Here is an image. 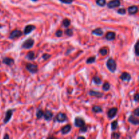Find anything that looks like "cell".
Returning a JSON list of instances; mask_svg holds the SVG:
<instances>
[{
	"label": "cell",
	"mask_w": 139,
	"mask_h": 139,
	"mask_svg": "<svg viewBox=\"0 0 139 139\" xmlns=\"http://www.w3.org/2000/svg\"><path fill=\"white\" fill-rule=\"evenodd\" d=\"M106 65H107V67L109 71H111V72L113 73L116 71V69H117V64H116L115 60L113 59V58H109V59L107 60Z\"/></svg>",
	"instance_id": "6da1fadb"
},
{
	"label": "cell",
	"mask_w": 139,
	"mask_h": 139,
	"mask_svg": "<svg viewBox=\"0 0 139 139\" xmlns=\"http://www.w3.org/2000/svg\"><path fill=\"white\" fill-rule=\"evenodd\" d=\"M26 69L31 73H35L38 71V67L37 65L32 63H27L26 65Z\"/></svg>",
	"instance_id": "7a4b0ae2"
},
{
	"label": "cell",
	"mask_w": 139,
	"mask_h": 139,
	"mask_svg": "<svg viewBox=\"0 0 139 139\" xmlns=\"http://www.w3.org/2000/svg\"><path fill=\"white\" fill-rule=\"evenodd\" d=\"M34 45V40L33 39H28L22 45V48L24 49H30Z\"/></svg>",
	"instance_id": "3957f363"
},
{
	"label": "cell",
	"mask_w": 139,
	"mask_h": 139,
	"mask_svg": "<svg viewBox=\"0 0 139 139\" xmlns=\"http://www.w3.org/2000/svg\"><path fill=\"white\" fill-rule=\"evenodd\" d=\"M22 35V32L21 31L18 30V29H15V30L11 32V33L10 34V36H9V38L12 39L18 38V37L21 36Z\"/></svg>",
	"instance_id": "277c9868"
},
{
	"label": "cell",
	"mask_w": 139,
	"mask_h": 139,
	"mask_svg": "<svg viewBox=\"0 0 139 139\" xmlns=\"http://www.w3.org/2000/svg\"><path fill=\"white\" fill-rule=\"evenodd\" d=\"M67 117L66 114L63 113H58L56 116V120L58 122H64L65 121H67Z\"/></svg>",
	"instance_id": "5b68a950"
},
{
	"label": "cell",
	"mask_w": 139,
	"mask_h": 139,
	"mask_svg": "<svg viewBox=\"0 0 139 139\" xmlns=\"http://www.w3.org/2000/svg\"><path fill=\"white\" fill-rule=\"evenodd\" d=\"M120 5V0H111L107 3V7L109 8H115Z\"/></svg>",
	"instance_id": "8992f818"
},
{
	"label": "cell",
	"mask_w": 139,
	"mask_h": 139,
	"mask_svg": "<svg viewBox=\"0 0 139 139\" xmlns=\"http://www.w3.org/2000/svg\"><path fill=\"white\" fill-rule=\"evenodd\" d=\"M75 126L76 127L78 128H81L82 126H85V122L84 120L81 118H79V117H77V118L75 119Z\"/></svg>",
	"instance_id": "52a82bcc"
},
{
	"label": "cell",
	"mask_w": 139,
	"mask_h": 139,
	"mask_svg": "<svg viewBox=\"0 0 139 139\" xmlns=\"http://www.w3.org/2000/svg\"><path fill=\"white\" fill-rule=\"evenodd\" d=\"M118 113V109L115 108V107H113V108L110 109L109 110L108 113H107V115H108V118L109 119H111V118H113L115 117L116 114Z\"/></svg>",
	"instance_id": "ba28073f"
},
{
	"label": "cell",
	"mask_w": 139,
	"mask_h": 139,
	"mask_svg": "<svg viewBox=\"0 0 139 139\" xmlns=\"http://www.w3.org/2000/svg\"><path fill=\"white\" fill-rule=\"evenodd\" d=\"M35 29V26L33 25V24H29L24 27V35H28V34L31 33L32 31H33L34 29Z\"/></svg>",
	"instance_id": "9c48e42d"
},
{
	"label": "cell",
	"mask_w": 139,
	"mask_h": 139,
	"mask_svg": "<svg viewBox=\"0 0 139 139\" xmlns=\"http://www.w3.org/2000/svg\"><path fill=\"white\" fill-rule=\"evenodd\" d=\"M12 113H13V111H12V110H11V109H9V110H7V111H6L5 118H4V120H3V123H4V124H7V123L10 121L11 118H12Z\"/></svg>",
	"instance_id": "30bf717a"
},
{
	"label": "cell",
	"mask_w": 139,
	"mask_h": 139,
	"mask_svg": "<svg viewBox=\"0 0 139 139\" xmlns=\"http://www.w3.org/2000/svg\"><path fill=\"white\" fill-rule=\"evenodd\" d=\"M2 62L3 64H5L6 65H8V66H11V65H14V60L13 58H8V57H4L3 58Z\"/></svg>",
	"instance_id": "8fae6325"
},
{
	"label": "cell",
	"mask_w": 139,
	"mask_h": 139,
	"mask_svg": "<svg viewBox=\"0 0 139 139\" xmlns=\"http://www.w3.org/2000/svg\"><path fill=\"white\" fill-rule=\"evenodd\" d=\"M120 79H122V81H124V82H128L131 79V75L128 73L124 72L121 75Z\"/></svg>",
	"instance_id": "7c38bea8"
},
{
	"label": "cell",
	"mask_w": 139,
	"mask_h": 139,
	"mask_svg": "<svg viewBox=\"0 0 139 139\" xmlns=\"http://www.w3.org/2000/svg\"><path fill=\"white\" fill-rule=\"evenodd\" d=\"M128 12L130 14H135L138 12V7L137 5H132L128 8Z\"/></svg>",
	"instance_id": "4fadbf2b"
},
{
	"label": "cell",
	"mask_w": 139,
	"mask_h": 139,
	"mask_svg": "<svg viewBox=\"0 0 139 139\" xmlns=\"http://www.w3.org/2000/svg\"><path fill=\"white\" fill-rule=\"evenodd\" d=\"M128 122L131 123L132 124L134 125H138L139 124V119L136 117H134L133 115H130V118H128Z\"/></svg>",
	"instance_id": "5bb4252c"
},
{
	"label": "cell",
	"mask_w": 139,
	"mask_h": 139,
	"mask_svg": "<svg viewBox=\"0 0 139 139\" xmlns=\"http://www.w3.org/2000/svg\"><path fill=\"white\" fill-rule=\"evenodd\" d=\"M71 125L68 124L65 126L64 127H62L60 131H61L62 134H67V133H69V132L71 131Z\"/></svg>",
	"instance_id": "9a60e30c"
},
{
	"label": "cell",
	"mask_w": 139,
	"mask_h": 139,
	"mask_svg": "<svg viewBox=\"0 0 139 139\" xmlns=\"http://www.w3.org/2000/svg\"><path fill=\"white\" fill-rule=\"evenodd\" d=\"M52 116H53V114L50 111H46V112L43 113V117L44 118L45 120L49 121V120H50L52 118Z\"/></svg>",
	"instance_id": "2e32d148"
},
{
	"label": "cell",
	"mask_w": 139,
	"mask_h": 139,
	"mask_svg": "<svg viewBox=\"0 0 139 139\" xmlns=\"http://www.w3.org/2000/svg\"><path fill=\"white\" fill-rule=\"evenodd\" d=\"M105 38L106 39H107L109 41L113 40L115 38V33L114 32H108L106 34Z\"/></svg>",
	"instance_id": "e0dca14e"
},
{
	"label": "cell",
	"mask_w": 139,
	"mask_h": 139,
	"mask_svg": "<svg viewBox=\"0 0 139 139\" xmlns=\"http://www.w3.org/2000/svg\"><path fill=\"white\" fill-rule=\"evenodd\" d=\"M89 94H90V96H96V97H98V98L102 97V96H103V94L99 92H95L94 90H90L89 92Z\"/></svg>",
	"instance_id": "ac0fdd59"
},
{
	"label": "cell",
	"mask_w": 139,
	"mask_h": 139,
	"mask_svg": "<svg viewBox=\"0 0 139 139\" xmlns=\"http://www.w3.org/2000/svg\"><path fill=\"white\" fill-rule=\"evenodd\" d=\"M92 33L94 35H98V36H101V35H103V31L101 28H97V29L93 30Z\"/></svg>",
	"instance_id": "d6986e66"
},
{
	"label": "cell",
	"mask_w": 139,
	"mask_h": 139,
	"mask_svg": "<svg viewBox=\"0 0 139 139\" xmlns=\"http://www.w3.org/2000/svg\"><path fill=\"white\" fill-rule=\"evenodd\" d=\"M92 111L96 113H101V112L103 111V109L101 108V107H99V106H94L92 107Z\"/></svg>",
	"instance_id": "ffe728a7"
},
{
	"label": "cell",
	"mask_w": 139,
	"mask_h": 139,
	"mask_svg": "<svg viewBox=\"0 0 139 139\" xmlns=\"http://www.w3.org/2000/svg\"><path fill=\"white\" fill-rule=\"evenodd\" d=\"M26 58L29 59V60H33L35 58V53L33 51H30L29 52L27 53L26 54Z\"/></svg>",
	"instance_id": "44dd1931"
},
{
	"label": "cell",
	"mask_w": 139,
	"mask_h": 139,
	"mask_svg": "<svg viewBox=\"0 0 139 139\" xmlns=\"http://www.w3.org/2000/svg\"><path fill=\"white\" fill-rule=\"evenodd\" d=\"M93 82L94 84H96V85H100L101 84V79L100 77L96 75L93 77Z\"/></svg>",
	"instance_id": "7402d4cb"
},
{
	"label": "cell",
	"mask_w": 139,
	"mask_h": 139,
	"mask_svg": "<svg viewBox=\"0 0 139 139\" xmlns=\"http://www.w3.org/2000/svg\"><path fill=\"white\" fill-rule=\"evenodd\" d=\"M71 24V20L69 19H67V18H65V20H63V21H62V25L67 28V27H69Z\"/></svg>",
	"instance_id": "603a6c76"
},
{
	"label": "cell",
	"mask_w": 139,
	"mask_h": 139,
	"mask_svg": "<svg viewBox=\"0 0 139 139\" xmlns=\"http://www.w3.org/2000/svg\"><path fill=\"white\" fill-rule=\"evenodd\" d=\"M96 4L99 6H105L106 5V1L105 0H96Z\"/></svg>",
	"instance_id": "cb8c5ba5"
},
{
	"label": "cell",
	"mask_w": 139,
	"mask_h": 139,
	"mask_svg": "<svg viewBox=\"0 0 139 139\" xmlns=\"http://www.w3.org/2000/svg\"><path fill=\"white\" fill-rule=\"evenodd\" d=\"M96 60V57L95 56H92V57H90L88 58L86 60L87 64H92V63H94Z\"/></svg>",
	"instance_id": "d4e9b609"
},
{
	"label": "cell",
	"mask_w": 139,
	"mask_h": 139,
	"mask_svg": "<svg viewBox=\"0 0 139 139\" xmlns=\"http://www.w3.org/2000/svg\"><path fill=\"white\" fill-rule=\"evenodd\" d=\"M103 89L105 91H107L110 89V84L109 82H105V84H103Z\"/></svg>",
	"instance_id": "484cf974"
},
{
	"label": "cell",
	"mask_w": 139,
	"mask_h": 139,
	"mask_svg": "<svg viewBox=\"0 0 139 139\" xmlns=\"http://www.w3.org/2000/svg\"><path fill=\"white\" fill-rule=\"evenodd\" d=\"M43 116V112L42 110H38L36 113V117L37 119H41Z\"/></svg>",
	"instance_id": "4316f807"
},
{
	"label": "cell",
	"mask_w": 139,
	"mask_h": 139,
	"mask_svg": "<svg viewBox=\"0 0 139 139\" xmlns=\"http://www.w3.org/2000/svg\"><path fill=\"white\" fill-rule=\"evenodd\" d=\"M99 53L100 54H101L102 56H105L107 54V49L105 48H101V50H99Z\"/></svg>",
	"instance_id": "83f0119b"
},
{
	"label": "cell",
	"mask_w": 139,
	"mask_h": 139,
	"mask_svg": "<svg viewBox=\"0 0 139 139\" xmlns=\"http://www.w3.org/2000/svg\"><path fill=\"white\" fill-rule=\"evenodd\" d=\"M118 126V121H114L113 122L111 123V129L113 130L117 129V128Z\"/></svg>",
	"instance_id": "f1b7e54d"
},
{
	"label": "cell",
	"mask_w": 139,
	"mask_h": 139,
	"mask_svg": "<svg viewBox=\"0 0 139 139\" xmlns=\"http://www.w3.org/2000/svg\"><path fill=\"white\" fill-rule=\"evenodd\" d=\"M65 34L67 35V36H72L73 34V31L71 30V29H67L66 31H65Z\"/></svg>",
	"instance_id": "f546056e"
},
{
	"label": "cell",
	"mask_w": 139,
	"mask_h": 139,
	"mask_svg": "<svg viewBox=\"0 0 139 139\" xmlns=\"http://www.w3.org/2000/svg\"><path fill=\"white\" fill-rule=\"evenodd\" d=\"M126 12V10L124 8H120L118 10V13L120 14H125Z\"/></svg>",
	"instance_id": "4dcf8cb0"
},
{
	"label": "cell",
	"mask_w": 139,
	"mask_h": 139,
	"mask_svg": "<svg viewBox=\"0 0 139 139\" xmlns=\"http://www.w3.org/2000/svg\"><path fill=\"white\" fill-rule=\"evenodd\" d=\"M59 1L60 2L66 3V4H71L73 2V0H59Z\"/></svg>",
	"instance_id": "1f68e13d"
},
{
	"label": "cell",
	"mask_w": 139,
	"mask_h": 139,
	"mask_svg": "<svg viewBox=\"0 0 139 139\" xmlns=\"http://www.w3.org/2000/svg\"><path fill=\"white\" fill-rule=\"evenodd\" d=\"M120 137V134L119 133H113L112 135H111V138H113V139H119Z\"/></svg>",
	"instance_id": "d6a6232c"
},
{
	"label": "cell",
	"mask_w": 139,
	"mask_h": 139,
	"mask_svg": "<svg viewBox=\"0 0 139 139\" xmlns=\"http://www.w3.org/2000/svg\"><path fill=\"white\" fill-rule=\"evenodd\" d=\"M138 45H139V42L137 41V43H136V45L134 46V51H135V54H136V55L137 56H139V51H138Z\"/></svg>",
	"instance_id": "836d02e7"
},
{
	"label": "cell",
	"mask_w": 139,
	"mask_h": 139,
	"mask_svg": "<svg viewBox=\"0 0 139 139\" xmlns=\"http://www.w3.org/2000/svg\"><path fill=\"white\" fill-rule=\"evenodd\" d=\"M51 55L50 54H43V56H42V58H43L44 60H48V59H49L50 58Z\"/></svg>",
	"instance_id": "e575fe53"
},
{
	"label": "cell",
	"mask_w": 139,
	"mask_h": 139,
	"mask_svg": "<svg viewBox=\"0 0 139 139\" xmlns=\"http://www.w3.org/2000/svg\"><path fill=\"white\" fill-rule=\"evenodd\" d=\"M55 35L56 37H61L62 35V31H61V30H58V31L56 32Z\"/></svg>",
	"instance_id": "d590c367"
},
{
	"label": "cell",
	"mask_w": 139,
	"mask_h": 139,
	"mask_svg": "<svg viewBox=\"0 0 139 139\" xmlns=\"http://www.w3.org/2000/svg\"><path fill=\"white\" fill-rule=\"evenodd\" d=\"M133 113H134V115H136L137 117H139V108L136 109L134 111V112H133Z\"/></svg>",
	"instance_id": "8d00e7d4"
},
{
	"label": "cell",
	"mask_w": 139,
	"mask_h": 139,
	"mask_svg": "<svg viewBox=\"0 0 139 139\" xmlns=\"http://www.w3.org/2000/svg\"><path fill=\"white\" fill-rule=\"evenodd\" d=\"M87 131V127L86 126H82V127H81V128H80V132H86Z\"/></svg>",
	"instance_id": "74e56055"
},
{
	"label": "cell",
	"mask_w": 139,
	"mask_h": 139,
	"mask_svg": "<svg viewBox=\"0 0 139 139\" xmlns=\"http://www.w3.org/2000/svg\"><path fill=\"white\" fill-rule=\"evenodd\" d=\"M134 101H136V102H139V94L138 93L136 94H135V96L134 97Z\"/></svg>",
	"instance_id": "f35d334b"
},
{
	"label": "cell",
	"mask_w": 139,
	"mask_h": 139,
	"mask_svg": "<svg viewBox=\"0 0 139 139\" xmlns=\"http://www.w3.org/2000/svg\"><path fill=\"white\" fill-rule=\"evenodd\" d=\"M9 138H10V137H9V136H8V135H7V134H5V136H4V137H3V139H9Z\"/></svg>",
	"instance_id": "ab89813d"
},
{
	"label": "cell",
	"mask_w": 139,
	"mask_h": 139,
	"mask_svg": "<svg viewBox=\"0 0 139 139\" xmlns=\"http://www.w3.org/2000/svg\"><path fill=\"white\" fill-rule=\"evenodd\" d=\"M79 138H82V139H84V137H78V139H79Z\"/></svg>",
	"instance_id": "60d3db41"
},
{
	"label": "cell",
	"mask_w": 139,
	"mask_h": 139,
	"mask_svg": "<svg viewBox=\"0 0 139 139\" xmlns=\"http://www.w3.org/2000/svg\"><path fill=\"white\" fill-rule=\"evenodd\" d=\"M32 1H37V0H32Z\"/></svg>",
	"instance_id": "b9f144b4"
}]
</instances>
